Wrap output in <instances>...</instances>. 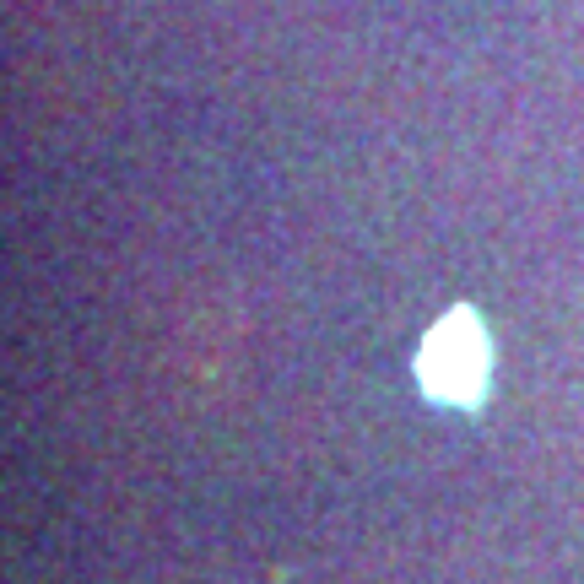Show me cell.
Returning a JSON list of instances; mask_svg holds the SVG:
<instances>
[{
	"label": "cell",
	"instance_id": "6da1fadb",
	"mask_svg": "<svg viewBox=\"0 0 584 584\" xmlns=\"http://www.w3.org/2000/svg\"><path fill=\"white\" fill-rule=\"evenodd\" d=\"M487 374H493V341H487L482 320L471 309H449L417 352L422 390L449 406H476L487 395Z\"/></svg>",
	"mask_w": 584,
	"mask_h": 584
}]
</instances>
